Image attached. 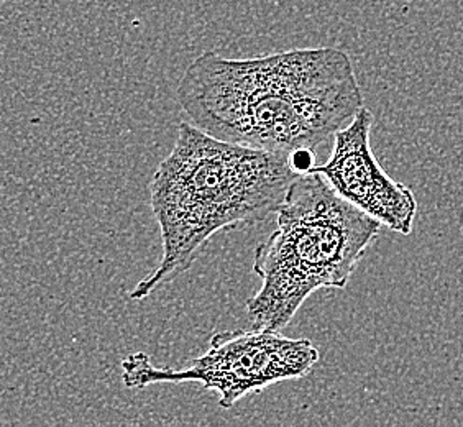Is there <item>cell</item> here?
<instances>
[{
	"label": "cell",
	"instance_id": "cell-2",
	"mask_svg": "<svg viewBox=\"0 0 463 427\" xmlns=\"http://www.w3.org/2000/svg\"><path fill=\"white\" fill-rule=\"evenodd\" d=\"M288 157L223 142L181 122L150 183L160 227L158 267L130 291L140 301L184 275L217 232L267 221L296 179Z\"/></svg>",
	"mask_w": 463,
	"mask_h": 427
},
{
	"label": "cell",
	"instance_id": "cell-4",
	"mask_svg": "<svg viewBox=\"0 0 463 427\" xmlns=\"http://www.w3.org/2000/svg\"><path fill=\"white\" fill-rule=\"evenodd\" d=\"M319 358V350L307 338L255 327L225 330L213 336L205 354L179 370L153 365L150 356L135 352L122 362V383L130 390L160 383H199L219 394L221 408L231 410L251 393L304 378Z\"/></svg>",
	"mask_w": 463,
	"mask_h": 427
},
{
	"label": "cell",
	"instance_id": "cell-1",
	"mask_svg": "<svg viewBox=\"0 0 463 427\" xmlns=\"http://www.w3.org/2000/svg\"><path fill=\"white\" fill-rule=\"evenodd\" d=\"M176 96L205 134L283 157L316 150L365 106L350 56L329 46L249 60L205 52L187 66Z\"/></svg>",
	"mask_w": 463,
	"mask_h": 427
},
{
	"label": "cell",
	"instance_id": "cell-3",
	"mask_svg": "<svg viewBox=\"0 0 463 427\" xmlns=\"http://www.w3.org/2000/svg\"><path fill=\"white\" fill-rule=\"evenodd\" d=\"M380 229L321 175H298L278 207L277 229L255 250L261 288L245 304L251 327L281 332L311 294L344 289Z\"/></svg>",
	"mask_w": 463,
	"mask_h": 427
},
{
	"label": "cell",
	"instance_id": "cell-6",
	"mask_svg": "<svg viewBox=\"0 0 463 427\" xmlns=\"http://www.w3.org/2000/svg\"><path fill=\"white\" fill-rule=\"evenodd\" d=\"M288 161L296 175H306V173H311L312 168L316 166V153L314 150L301 148V150L289 153Z\"/></svg>",
	"mask_w": 463,
	"mask_h": 427
},
{
	"label": "cell",
	"instance_id": "cell-5",
	"mask_svg": "<svg viewBox=\"0 0 463 427\" xmlns=\"http://www.w3.org/2000/svg\"><path fill=\"white\" fill-rule=\"evenodd\" d=\"M373 112L362 107L350 124L334 135L329 160L312 171L321 175L342 199L390 231L410 235L418 199L410 187L382 168L372 148Z\"/></svg>",
	"mask_w": 463,
	"mask_h": 427
}]
</instances>
